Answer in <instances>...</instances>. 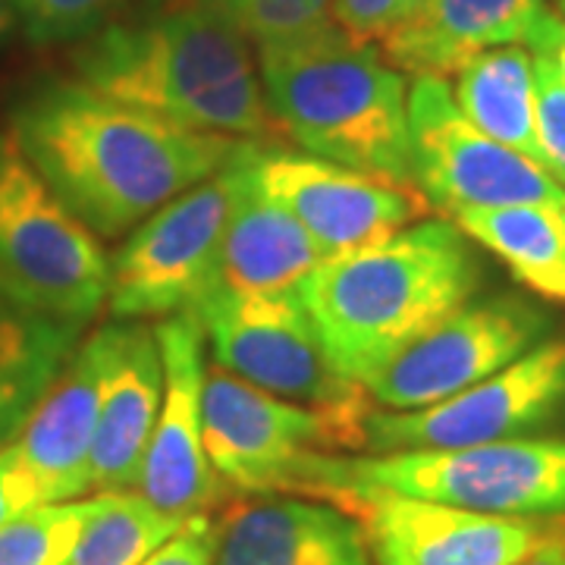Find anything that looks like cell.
Returning <instances> with one entry per match:
<instances>
[{
  "label": "cell",
  "mask_w": 565,
  "mask_h": 565,
  "mask_svg": "<svg viewBox=\"0 0 565 565\" xmlns=\"http://www.w3.org/2000/svg\"><path fill=\"white\" fill-rule=\"evenodd\" d=\"M481 264L456 223L418 221L381 243L323 258L299 299L333 371L367 384L386 362L475 299Z\"/></svg>",
  "instance_id": "obj_3"
},
{
  "label": "cell",
  "mask_w": 565,
  "mask_h": 565,
  "mask_svg": "<svg viewBox=\"0 0 565 565\" xmlns=\"http://www.w3.org/2000/svg\"><path fill=\"white\" fill-rule=\"evenodd\" d=\"M519 565H565V527L556 537H550L544 546H537V550Z\"/></svg>",
  "instance_id": "obj_33"
},
{
  "label": "cell",
  "mask_w": 565,
  "mask_h": 565,
  "mask_svg": "<svg viewBox=\"0 0 565 565\" xmlns=\"http://www.w3.org/2000/svg\"><path fill=\"white\" fill-rule=\"evenodd\" d=\"M217 367L245 384L305 405L333 427L337 452L362 449V422L374 408L367 390L333 371L299 292H236L211 286L192 308Z\"/></svg>",
  "instance_id": "obj_6"
},
{
  "label": "cell",
  "mask_w": 565,
  "mask_h": 565,
  "mask_svg": "<svg viewBox=\"0 0 565 565\" xmlns=\"http://www.w3.org/2000/svg\"><path fill=\"white\" fill-rule=\"evenodd\" d=\"M226 211L230 177L223 167L129 230L110 255V315L120 321L170 318L202 302L217 282Z\"/></svg>",
  "instance_id": "obj_10"
},
{
  "label": "cell",
  "mask_w": 565,
  "mask_h": 565,
  "mask_svg": "<svg viewBox=\"0 0 565 565\" xmlns=\"http://www.w3.org/2000/svg\"><path fill=\"white\" fill-rule=\"evenodd\" d=\"M76 76L104 98L211 136L282 139L252 44L211 0H163L107 22L76 54Z\"/></svg>",
  "instance_id": "obj_2"
},
{
  "label": "cell",
  "mask_w": 565,
  "mask_h": 565,
  "mask_svg": "<svg viewBox=\"0 0 565 565\" xmlns=\"http://www.w3.org/2000/svg\"><path fill=\"white\" fill-rule=\"evenodd\" d=\"M525 47L565 82V20L559 13L544 10V13L537 17V22H534Z\"/></svg>",
  "instance_id": "obj_32"
},
{
  "label": "cell",
  "mask_w": 565,
  "mask_h": 565,
  "mask_svg": "<svg viewBox=\"0 0 565 565\" xmlns=\"http://www.w3.org/2000/svg\"><path fill=\"white\" fill-rule=\"evenodd\" d=\"M82 330L85 323L25 315L0 302V449L20 437L82 343Z\"/></svg>",
  "instance_id": "obj_22"
},
{
  "label": "cell",
  "mask_w": 565,
  "mask_h": 565,
  "mask_svg": "<svg viewBox=\"0 0 565 565\" xmlns=\"http://www.w3.org/2000/svg\"><path fill=\"white\" fill-rule=\"evenodd\" d=\"M88 500L41 503L0 527V565H66L79 541Z\"/></svg>",
  "instance_id": "obj_26"
},
{
  "label": "cell",
  "mask_w": 565,
  "mask_h": 565,
  "mask_svg": "<svg viewBox=\"0 0 565 565\" xmlns=\"http://www.w3.org/2000/svg\"><path fill=\"white\" fill-rule=\"evenodd\" d=\"M180 525V519L163 515L139 490L98 493L88 500L79 541L66 565H141Z\"/></svg>",
  "instance_id": "obj_24"
},
{
  "label": "cell",
  "mask_w": 565,
  "mask_h": 565,
  "mask_svg": "<svg viewBox=\"0 0 565 565\" xmlns=\"http://www.w3.org/2000/svg\"><path fill=\"white\" fill-rule=\"evenodd\" d=\"M20 25V17H17V3L13 0H0V44L7 41V35Z\"/></svg>",
  "instance_id": "obj_34"
},
{
  "label": "cell",
  "mask_w": 565,
  "mask_h": 565,
  "mask_svg": "<svg viewBox=\"0 0 565 565\" xmlns=\"http://www.w3.org/2000/svg\"><path fill=\"white\" fill-rule=\"evenodd\" d=\"M202 424L207 462L239 497L282 493L302 456L315 449L337 452L323 415L245 384L217 364L204 374Z\"/></svg>",
  "instance_id": "obj_14"
},
{
  "label": "cell",
  "mask_w": 565,
  "mask_h": 565,
  "mask_svg": "<svg viewBox=\"0 0 565 565\" xmlns=\"http://www.w3.org/2000/svg\"><path fill=\"white\" fill-rule=\"evenodd\" d=\"M412 182L424 202L446 217L505 204H559L565 185L541 163L484 136L459 110L449 82L415 76L408 82Z\"/></svg>",
  "instance_id": "obj_8"
},
{
  "label": "cell",
  "mask_w": 565,
  "mask_h": 565,
  "mask_svg": "<svg viewBox=\"0 0 565 565\" xmlns=\"http://www.w3.org/2000/svg\"><path fill=\"white\" fill-rule=\"evenodd\" d=\"M154 337L163 359V399L136 490L163 515L185 522L211 515L230 497L204 452V330L195 311H180L154 323Z\"/></svg>",
  "instance_id": "obj_15"
},
{
  "label": "cell",
  "mask_w": 565,
  "mask_h": 565,
  "mask_svg": "<svg viewBox=\"0 0 565 565\" xmlns=\"http://www.w3.org/2000/svg\"><path fill=\"white\" fill-rule=\"evenodd\" d=\"M163 399V359L154 327L122 323L117 367L104 393L102 418L88 456V478L98 493H126L139 487L141 462L151 444Z\"/></svg>",
  "instance_id": "obj_19"
},
{
  "label": "cell",
  "mask_w": 565,
  "mask_h": 565,
  "mask_svg": "<svg viewBox=\"0 0 565 565\" xmlns=\"http://www.w3.org/2000/svg\"><path fill=\"white\" fill-rule=\"evenodd\" d=\"M25 39L35 44L85 41L104 29L126 0H13Z\"/></svg>",
  "instance_id": "obj_27"
},
{
  "label": "cell",
  "mask_w": 565,
  "mask_h": 565,
  "mask_svg": "<svg viewBox=\"0 0 565 565\" xmlns=\"http://www.w3.org/2000/svg\"><path fill=\"white\" fill-rule=\"evenodd\" d=\"M255 61L280 136L321 161L415 185L408 82L374 44L330 29Z\"/></svg>",
  "instance_id": "obj_4"
},
{
  "label": "cell",
  "mask_w": 565,
  "mask_h": 565,
  "mask_svg": "<svg viewBox=\"0 0 565 565\" xmlns=\"http://www.w3.org/2000/svg\"><path fill=\"white\" fill-rule=\"evenodd\" d=\"M110 289V255L22 154L0 136V302L88 323Z\"/></svg>",
  "instance_id": "obj_7"
},
{
  "label": "cell",
  "mask_w": 565,
  "mask_h": 565,
  "mask_svg": "<svg viewBox=\"0 0 565 565\" xmlns=\"http://www.w3.org/2000/svg\"><path fill=\"white\" fill-rule=\"evenodd\" d=\"M534 85H537L541 163L553 180L565 185V82L544 61L534 57Z\"/></svg>",
  "instance_id": "obj_29"
},
{
  "label": "cell",
  "mask_w": 565,
  "mask_h": 565,
  "mask_svg": "<svg viewBox=\"0 0 565 565\" xmlns=\"http://www.w3.org/2000/svg\"><path fill=\"white\" fill-rule=\"evenodd\" d=\"M556 13L565 20V0H556Z\"/></svg>",
  "instance_id": "obj_35"
},
{
  "label": "cell",
  "mask_w": 565,
  "mask_h": 565,
  "mask_svg": "<svg viewBox=\"0 0 565 565\" xmlns=\"http://www.w3.org/2000/svg\"><path fill=\"white\" fill-rule=\"evenodd\" d=\"M352 490L403 493L509 519H565V440H500L456 449L308 452L282 493L330 500Z\"/></svg>",
  "instance_id": "obj_5"
},
{
  "label": "cell",
  "mask_w": 565,
  "mask_h": 565,
  "mask_svg": "<svg viewBox=\"0 0 565 565\" xmlns=\"http://www.w3.org/2000/svg\"><path fill=\"white\" fill-rule=\"evenodd\" d=\"M327 503L362 525L374 565H519L565 527V519L487 515L381 490L337 493Z\"/></svg>",
  "instance_id": "obj_12"
},
{
  "label": "cell",
  "mask_w": 565,
  "mask_h": 565,
  "mask_svg": "<svg viewBox=\"0 0 565 565\" xmlns=\"http://www.w3.org/2000/svg\"><path fill=\"white\" fill-rule=\"evenodd\" d=\"M239 29L255 54L323 35L333 25V0H211Z\"/></svg>",
  "instance_id": "obj_25"
},
{
  "label": "cell",
  "mask_w": 565,
  "mask_h": 565,
  "mask_svg": "<svg viewBox=\"0 0 565 565\" xmlns=\"http://www.w3.org/2000/svg\"><path fill=\"white\" fill-rule=\"evenodd\" d=\"M214 550H217V519L192 515L141 565H214Z\"/></svg>",
  "instance_id": "obj_30"
},
{
  "label": "cell",
  "mask_w": 565,
  "mask_h": 565,
  "mask_svg": "<svg viewBox=\"0 0 565 565\" xmlns=\"http://www.w3.org/2000/svg\"><path fill=\"white\" fill-rule=\"evenodd\" d=\"M449 88L459 110L484 136L541 163L534 57L525 44H500L475 54L452 73Z\"/></svg>",
  "instance_id": "obj_21"
},
{
  "label": "cell",
  "mask_w": 565,
  "mask_h": 565,
  "mask_svg": "<svg viewBox=\"0 0 565 565\" xmlns=\"http://www.w3.org/2000/svg\"><path fill=\"white\" fill-rule=\"evenodd\" d=\"M544 10L541 0H424L377 51L399 73L449 79L481 51L525 44Z\"/></svg>",
  "instance_id": "obj_20"
},
{
  "label": "cell",
  "mask_w": 565,
  "mask_h": 565,
  "mask_svg": "<svg viewBox=\"0 0 565 565\" xmlns=\"http://www.w3.org/2000/svg\"><path fill=\"white\" fill-rule=\"evenodd\" d=\"M452 223L475 245L487 248L505 270L550 302H565V207L505 204L465 211Z\"/></svg>",
  "instance_id": "obj_23"
},
{
  "label": "cell",
  "mask_w": 565,
  "mask_h": 565,
  "mask_svg": "<svg viewBox=\"0 0 565 565\" xmlns=\"http://www.w3.org/2000/svg\"><path fill=\"white\" fill-rule=\"evenodd\" d=\"M22 154L98 239H122L185 189L221 173L243 139L195 132L76 82L20 104Z\"/></svg>",
  "instance_id": "obj_1"
},
{
  "label": "cell",
  "mask_w": 565,
  "mask_h": 565,
  "mask_svg": "<svg viewBox=\"0 0 565 565\" xmlns=\"http://www.w3.org/2000/svg\"><path fill=\"white\" fill-rule=\"evenodd\" d=\"M214 565H371L362 525L302 493H255L217 519Z\"/></svg>",
  "instance_id": "obj_17"
},
{
  "label": "cell",
  "mask_w": 565,
  "mask_h": 565,
  "mask_svg": "<svg viewBox=\"0 0 565 565\" xmlns=\"http://www.w3.org/2000/svg\"><path fill=\"white\" fill-rule=\"evenodd\" d=\"M122 323L110 321L85 337L57 381L44 393L29 424L13 440L35 475L44 503H70L92 490L88 456L102 418V403L122 345Z\"/></svg>",
  "instance_id": "obj_16"
},
{
  "label": "cell",
  "mask_w": 565,
  "mask_h": 565,
  "mask_svg": "<svg viewBox=\"0 0 565 565\" xmlns=\"http://www.w3.org/2000/svg\"><path fill=\"white\" fill-rule=\"evenodd\" d=\"M565 412V340H544L462 393L412 412L371 408L359 452L456 449L522 440Z\"/></svg>",
  "instance_id": "obj_9"
},
{
  "label": "cell",
  "mask_w": 565,
  "mask_h": 565,
  "mask_svg": "<svg viewBox=\"0 0 565 565\" xmlns=\"http://www.w3.org/2000/svg\"><path fill=\"white\" fill-rule=\"evenodd\" d=\"M243 141L226 163L230 211L223 223L217 282L236 292H292L327 258L311 233L255 180Z\"/></svg>",
  "instance_id": "obj_18"
},
{
  "label": "cell",
  "mask_w": 565,
  "mask_h": 565,
  "mask_svg": "<svg viewBox=\"0 0 565 565\" xmlns=\"http://www.w3.org/2000/svg\"><path fill=\"white\" fill-rule=\"evenodd\" d=\"M550 318L525 296L465 302L386 362L367 384L377 408L412 412L449 399L544 343Z\"/></svg>",
  "instance_id": "obj_11"
},
{
  "label": "cell",
  "mask_w": 565,
  "mask_h": 565,
  "mask_svg": "<svg viewBox=\"0 0 565 565\" xmlns=\"http://www.w3.org/2000/svg\"><path fill=\"white\" fill-rule=\"evenodd\" d=\"M41 487L35 475L29 471V465L22 462L17 444L0 449V527L10 519H17L20 512L41 505Z\"/></svg>",
  "instance_id": "obj_31"
},
{
  "label": "cell",
  "mask_w": 565,
  "mask_h": 565,
  "mask_svg": "<svg viewBox=\"0 0 565 565\" xmlns=\"http://www.w3.org/2000/svg\"><path fill=\"white\" fill-rule=\"evenodd\" d=\"M424 0H333V25L359 44H381L408 22Z\"/></svg>",
  "instance_id": "obj_28"
},
{
  "label": "cell",
  "mask_w": 565,
  "mask_h": 565,
  "mask_svg": "<svg viewBox=\"0 0 565 565\" xmlns=\"http://www.w3.org/2000/svg\"><path fill=\"white\" fill-rule=\"evenodd\" d=\"M248 161L264 192L302 223L327 258L381 243L430 211L415 185L381 180L305 151L252 141Z\"/></svg>",
  "instance_id": "obj_13"
}]
</instances>
